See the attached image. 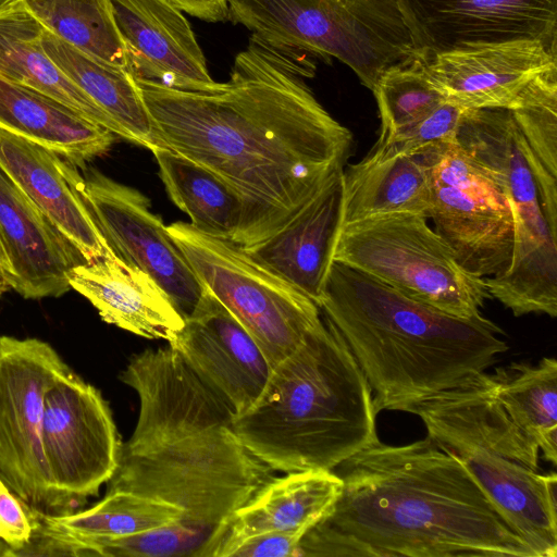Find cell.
Wrapping results in <instances>:
<instances>
[{
    "mask_svg": "<svg viewBox=\"0 0 557 557\" xmlns=\"http://www.w3.org/2000/svg\"><path fill=\"white\" fill-rule=\"evenodd\" d=\"M277 49L348 65L371 91L416 57L397 0H228V18Z\"/></svg>",
    "mask_w": 557,
    "mask_h": 557,
    "instance_id": "7",
    "label": "cell"
},
{
    "mask_svg": "<svg viewBox=\"0 0 557 557\" xmlns=\"http://www.w3.org/2000/svg\"><path fill=\"white\" fill-rule=\"evenodd\" d=\"M510 111L528 146L557 171V69L536 77Z\"/></svg>",
    "mask_w": 557,
    "mask_h": 557,
    "instance_id": "35",
    "label": "cell"
},
{
    "mask_svg": "<svg viewBox=\"0 0 557 557\" xmlns=\"http://www.w3.org/2000/svg\"><path fill=\"white\" fill-rule=\"evenodd\" d=\"M10 546L0 539V557H11Z\"/></svg>",
    "mask_w": 557,
    "mask_h": 557,
    "instance_id": "41",
    "label": "cell"
},
{
    "mask_svg": "<svg viewBox=\"0 0 557 557\" xmlns=\"http://www.w3.org/2000/svg\"><path fill=\"white\" fill-rule=\"evenodd\" d=\"M307 530L271 531L240 542L230 557H299V544Z\"/></svg>",
    "mask_w": 557,
    "mask_h": 557,
    "instance_id": "38",
    "label": "cell"
},
{
    "mask_svg": "<svg viewBox=\"0 0 557 557\" xmlns=\"http://www.w3.org/2000/svg\"><path fill=\"white\" fill-rule=\"evenodd\" d=\"M462 110L445 101L423 117L395 131L383 140H377L372 149L419 156L429 147L454 143L457 140Z\"/></svg>",
    "mask_w": 557,
    "mask_h": 557,
    "instance_id": "36",
    "label": "cell"
},
{
    "mask_svg": "<svg viewBox=\"0 0 557 557\" xmlns=\"http://www.w3.org/2000/svg\"><path fill=\"white\" fill-rule=\"evenodd\" d=\"M114 22L135 81L210 92L221 87L208 72L206 58L189 22L168 0H111Z\"/></svg>",
    "mask_w": 557,
    "mask_h": 557,
    "instance_id": "19",
    "label": "cell"
},
{
    "mask_svg": "<svg viewBox=\"0 0 557 557\" xmlns=\"http://www.w3.org/2000/svg\"><path fill=\"white\" fill-rule=\"evenodd\" d=\"M343 481L299 557H537L453 455L428 435L380 440L333 470Z\"/></svg>",
    "mask_w": 557,
    "mask_h": 557,
    "instance_id": "2",
    "label": "cell"
},
{
    "mask_svg": "<svg viewBox=\"0 0 557 557\" xmlns=\"http://www.w3.org/2000/svg\"><path fill=\"white\" fill-rule=\"evenodd\" d=\"M175 8L206 22L228 18V0H168Z\"/></svg>",
    "mask_w": 557,
    "mask_h": 557,
    "instance_id": "39",
    "label": "cell"
},
{
    "mask_svg": "<svg viewBox=\"0 0 557 557\" xmlns=\"http://www.w3.org/2000/svg\"><path fill=\"white\" fill-rule=\"evenodd\" d=\"M44 29L79 51L126 69L111 0H18Z\"/></svg>",
    "mask_w": 557,
    "mask_h": 557,
    "instance_id": "32",
    "label": "cell"
},
{
    "mask_svg": "<svg viewBox=\"0 0 557 557\" xmlns=\"http://www.w3.org/2000/svg\"><path fill=\"white\" fill-rule=\"evenodd\" d=\"M169 346L227 403L235 418L256 405L273 369L251 335L206 286Z\"/></svg>",
    "mask_w": 557,
    "mask_h": 557,
    "instance_id": "18",
    "label": "cell"
},
{
    "mask_svg": "<svg viewBox=\"0 0 557 557\" xmlns=\"http://www.w3.org/2000/svg\"><path fill=\"white\" fill-rule=\"evenodd\" d=\"M54 151L0 128V168L73 244L87 262L113 251Z\"/></svg>",
    "mask_w": 557,
    "mask_h": 557,
    "instance_id": "22",
    "label": "cell"
},
{
    "mask_svg": "<svg viewBox=\"0 0 557 557\" xmlns=\"http://www.w3.org/2000/svg\"><path fill=\"white\" fill-rule=\"evenodd\" d=\"M218 525H199L182 520L132 535L95 539L82 544L84 556L106 557H199Z\"/></svg>",
    "mask_w": 557,
    "mask_h": 557,
    "instance_id": "34",
    "label": "cell"
},
{
    "mask_svg": "<svg viewBox=\"0 0 557 557\" xmlns=\"http://www.w3.org/2000/svg\"><path fill=\"white\" fill-rule=\"evenodd\" d=\"M121 447L101 392L72 369L59 375L46 391L41 424L53 515L73 512L97 496L116 470Z\"/></svg>",
    "mask_w": 557,
    "mask_h": 557,
    "instance_id": "12",
    "label": "cell"
},
{
    "mask_svg": "<svg viewBox=\"0 0 557 557\" xmlns=\"http://www.w3.org/2000/svg\"><path fill=\"white\" fill-rule=\"evenodd\" d=\"M70 182L89 209L113 253L151 276L176 309L188 318L205 285L176 246L162 219L139 190L91 169L81 175L70 163Z\"/></svg>",
    "mask_w": 557,
    "mask_h": 557,
    "instance_id": "14",
    "label": "cell"
},
{
    "mask_svg": "<svg viewBox=\"0 0 557 557\" xmlns=\"http://www.w3.org/2000/svg\"><path fill=\"white\" fill-rule=\"evenodd\" d=\"M430 180L419 156L372 149L344 166L339 226L389 213H423L430 208Z\"/></svg>",
    "mask_w": 557,
    "mask_h": 557,
    "instance_id": "26",
    "label": "cell"
},
{
    "mask_svg": "<svg viewBox=\"0 0 557 557\" xmlns=\"http://www.w3.org/2000/svg\"><path fill=\"white\" fill-rule=\"evenodd\" d=\"M231 426L193 433L140 453L120 451L107 492L127 491L175 505L182 521L218 525L273 475Z\"/></svg>",
    "mask_w": 557,
    "mask_h": 557,
    "instance_id": "8",
    "label": "cell"
},
{
    "mask_svg": "<svg viewBox=\"0 0 557 557\" xmlns=\"http://www.w3.org/2000/svg\"><path fill=\"white\" fill-rule=\"evenodd\" d=\"M428 436L456 457L537 557L557 556V475L540 474L539 447L507 414L492 374L409 406Z\"/></svg>",
    "mask_w": 557,
    "mask_h": 557,
    "instance_id": "5",
    "label": "cell"
},
{
    "mask_svg": "<svg viewBox=\"0 0 557 557\" xmlns=\"http://www.w3.org/2000/svg\"><path fill=\"white\" fill-rule=\"evenodd\" d=\"M42 45L63 73L109 117L117 138L158 147L150 115L129 72L97 60L45 30Z\"/></svg>",
    "mask_w": 557,
    "mask_h": 557,
    "instance_id": "28",
    "label": "cell"
},
{
    "mask_svg": "<svg viewBox=\"0 0 557 557\" xmlns=\"http://www.w3.org/2000/svg\"><path fill=\"white\" fill-rule=\"evenodd\" d=\"M419 157L430 180L426 218L460 264L475 276L503 274L510 265L513 221L497 183L458 145L426 148Z\"/></svg>",
    "mask_w": 557,
    "mask_h": 557,
    "instance_id": "11",
    "label": "cell"
},
{
    "mask_svg": "<svg viewBox=\"0 0 557 557\" xmlns=\"http://www.w3.org/2000/svg\"><path fill=\"white\" fill-rule=\"evenodd\" d=\"M70 286L104 322L141 337L169 342L184 326V317L156 281L114 253L74 267Z\"/></svg>",
    "mask_w": 557,
    "mask_h": 557,
    "instance_id": "23",
    "label": "cell"
},
{
    "mask_svg": "<svg viewBox=\"0 0 557 557\" xmlns=\"http://www.w3.org/2000/svg\"><path fill=\"white\" fill-rule=\"evenodd\" d=\"M153 153L159 175L173 203L190 224L210 236L232 240L243 219L239 196L215 174L162 147Z\"/></svg>",
    "mask_w": 557,
    "mask_h": 557,
    "instance_id": "29",
    "label": "cell"
},
{
    "mask_svg": "<svg viewBox=\"0 0 557 557\" xmlns=\"http://www.w3.org/2000/svg\"><path fill=\"white\" fill-rule=\"evenodd\" d=\"M376 416L362 370L323 319L272 369L259 400L231 428L274 471L334 470L379 441Z\"/></svg>",
    "mask_w": 557,
    "mask_h": 557,
    "instance_id": "4",
    "label": "cell"
},
{
    "mask_svg": "<svg viewBox=\"0 0 557 557\" xmlns=\"http://www.w3.org/2000/svg\"><path fill=\"white\" fill-rule=\"evenodd\" d=\"M139 397L136 428L124 453L209 430L231 426L235 413L170 346L146 349L131 358L120 375Z\"/></svg>",
    "mask_w": 557,
    "mask_h": 557,
    "instance_id": "15",
    "label": "cell"
},
{
    "mask_svg": "<svg viewBox=\"0 0 557 557\" xmlns=\"http://www.w3.org/2000/svg\"><path fill=\"white\" fill-rule=\"evenodd\" d=\"M69 369L47 342L0 336V479L48 515L53 497L41 448L44 399Z\"/></svg>",
    "mask_w": 557,
    "mask_h": 557,
    "instance_id": "13",
    "label": "cell"
},
{
    "mask_svg": "<svg viewBox=\"0 0 557 557\" xmlns=\"http://www.w3.org/2000/svg\"><path fill=\"white\" fill-rule=\"evenodd\" d=\"M372 92L381 119L377 140H383L445 102L418 57L386 71Z\"/></svg>",
    "mask_w": 557,
    "mask_h": 557,
    "instance_id": "33",
    "label": "cell"
},
{
    "mask_svg": "<svg viewBox=\"0 0 557 557\" xmlns=\"http://www.w3.org/2000/svg\"><path fill=\"white\" fill-rule=\"evenodd\" d=\"M0 242L13 272L12 289L27 299L64 295L71 270L87 263L1 168Z\"/></svg>",
    "mask_w": 557,
    "mask_h": 557,
    "instance_id": "20",
    "label": "cell"
},
{
    "mask_svg": "<svg viewBox=\"0 0 557 557\" xmlns=\"http://www.w3.org/2000/svg\"><path fill=\"white\" fill-rule=\"evenodd\" d=\"M343 169L333 174L282 230L244 248L261 265L294 285L317 305L322 296L339 227Z\"/></svg>",
    "mask_w": 557,
    "mask_h": 557,
    "instance_id": "24",
    "label": "cell"
},
{
    "mask_svg": "<svg viewBox=\"0 0 557 557\" xmlns=\"http://www.w3.org/2000/svg\"><path fill=\"white\" fill-rule=\"evenodd\" d=\"M44 33L18 0H0V77L46 94L114 134L109 117L47 53Z\"/></svg>",
    "mask_w": 557,
    "mask_h": 557,
    "instance_id": "27",
    "label": "cell"
},
{
    "mask_svg": "<svg viewBox=\"0 0 557 557\" xmlns=\"http://www.w3.org/2000/svg\"><path fill=\"white\" fill-rule=\"evenodd\" d=\"M309 54L255 36L235 57L230 81L210 92L135 81L158 147L203 166L242 199L232 242L243 248L282 230L344 168L354 138L305 78Z\"/></svg>",
    "mask_w": 557,
    "mask_h": 557,
    "instance_id": "1",
    "label": "cell"
},
{
    "mask_svg": "<svg viewBox=\"0 0 557 557\" xmlns=\"http://www.w3.org/2000/svg\"><path fill=\"white\" fill-rule=\"evenodd\" d=\"M318 306L362 370L377 413L458 386L508 350L504 331L482 314L445 313L336 261Z\"/></svg>",
    "mask_w": 557,
    "mask_h": 557,
    "instance_id": "3",
    "label": "cell"
},
{
    "mask_svg": "<svg viewBox=\"0 0 557 557\" xmlns=\"http://www.w3.org/2000/svg\"><path fill=\"white\" fill-rule=\"evenodd\" d=\"M446 102L511 109L540 75L557 69V47L540 39L469 45L418 57Z\"/></svg>",
    "mask_w": 557,
    "mask_h": 557,
    "instance_id": "17",
    "label": "cell"
},
{
    "mask_svg": "<svg viewBox=\"0 0 557 557\" xmlns=\"http://www.w3.org/2000/svg\"><path fill=\"white\" fill-rule=\"evenodd\" d=\"M166 228L203 285L251 335L272 368L323 321L311 298L236 243L181 221Z\"/></svg>",
    "mask_w": 557,
    "mask_h": 557,
    "instance_id": "10",
    "label": "cell"
},
{
    "mask_svg": "<svg viewBox=\"0 0 557 557\" xmlns=\"http://www.w3.org/2000/svg\"><path fill=\"white\" fill-rule=\"evenodd\" d=\"M456 139L511 209V262L503 274L484 278L487 293L516 317L556 318L557 171L528 146L509 109H463Z\"/></svg>",
    "mask_w": 557,
    "mask_h": 557,
    "instance_id": "6",
    "label": "cell"
},
{
    "mask_svg": "<svg viewBox=\"0 0 557 557\" xmlns=\"http://www.w3.org/2000/svg\"><path fill=\"white\" fill-rule=\"evenodd\" d=\"M332 261L359 270L445 313L471 319L487 298L423 213H389L341 225Z\"/></svg>",
    "mask_w": 557,
    "mask_h": 557,
    "instance_id": "9",
    "label": "cell"
},
{
    "mask_svg": "<svg viewBox=\"0 0 557 557\" xmlns=\"http://www.w3.org/2000/svg\"><path fill=\"white\" fill-rule=\"evenodd\" d=\"M342 479L333 470H304L272 478L220 524L199 557H230L244 540L271 531L309 530L333 508Z\"/></svg>",
    "mask_w": 557,
    "mask_h": 557,
    "instance_id": "21",
    "label": "cell"
},
{
    "mask_svg": "<svg viewBox=\"0 0 557 557\" xmlns=\"http://www.w3.org/2000/svg\"><path fill=\"white\" fill-rule=\"evenodd\" d=\"M36 512L46 530L75 544L81 556L86 541L132 535L176 522L184 515L175 505L127 491L107 492L103 499L81 511Z\"/></svg>",
    "mask_w": 557,
    "mask_h": 557,
    "instance_id": "30",
    "label": "cell"
},
{
    "mask_svg": "<svg viewBox=\"0 0 557 557\" xmlns=\"http://www.w3.org/2000/svg\"><path fill=\"white\" fill-rule=\"evenodd\" d=\"M0 128L54 151L77 169L106 154L117 138L57 99L1 77Z\"/></svg>",
    "mask_w": 557,
    "mask_h": 557,
    "instance_id": "25",
    "label": "cell"
},
{
    "mask_svg": "<svg viewBox=\"0 0 557 557\" xmlns=\"http://www.w3.org/2000/svg\"><path fill=\"white\" fill-rule=\"evenodd\" d=\"M13 288V272L0 242V297Z\"/></svg>",
    "mask_w": 557,
    "mask_h": 557,
    "instance_id": "40",
    "label": "cell"
},
{
    "mask_svg": "<svg viewBox=\"0 0 557 557\" xmlns=\"http://www.w3.org/2000/svg\"><path fill=\"white\" fill-rule=\"evenodd\" d=\"M33 510L0 479V539L10 546L11 557L30 539Z\"/></svg>",
    "mask_w": 557,
    "mask_h": 557,
    "instance_id": "37",
    "label": "cell"
},
{
    "mask_svg": "<svg viewBox=\"0 0 557 557\" xmlns=\"http://www.w3.org/2000/svg\"><path fill=\"white\" fill-rule=\"evenodd\" d=\"M418 57L512 39L557 47V0H397Z\"/></svg>",
    "mask_w": 557,
    "mask_h": 557,
    "instance_id": "16",
    "label": "cell"
},
{
    "mask_svg": "<svg viewBox=\"0 0 557 557\" xmlns=\"http://www.w3.org/2000/svg\"><path fill=\"white\" fill-rule=\"evenodd\" d=\"M496 396L510 419L530 437L544 458L557 463V360L513 362L496 368Z\"/></svg>",
    "mask_w": 557,
    "mask_h": 557,
    "instance_id": "31",
    "label": "cell"
}]
</instances>
